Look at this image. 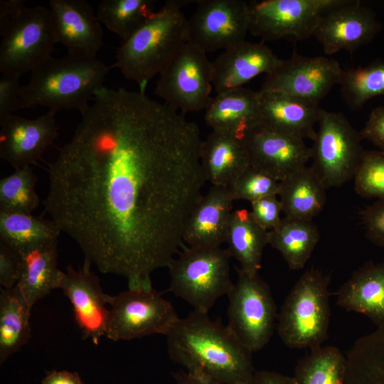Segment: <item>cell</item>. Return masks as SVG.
<instances>
[{
    "instance_id": "21",
    "label": "cell",
    "mask_w": 384,
    "mask_h": 384,
    "mask_svg": "<svg viewBox=\"0 0 384 384\" xmlns=\"http://www.w3.org/2000/svg\"><path fill=\"white\" fill-rule=\"evenodd\" d=\"M258 92L257 118L254 125L304 140L315 139V126L322 110L319 102L279 92Z\"/></svg>"
},
{
    "instance_id": "33",
    "label": "cell",
    "mask_w": 384,
    "mask_h": 384,
    "mask_svg": "<svg viewBox=\"0 0 384 384\" xmlns=\"http://www.w3.org/2000/svg\"><path fill=\"white\" fill-rule=\"evenodd\" d=\"M153 0H102L97 17L123 41L129 38L156 12Z\"/></svg>"
},
{
    "instance_id": "26",
    "label": "cell",
    "mask_w": 384,
    "mask_h": 384,
    "mask_svg": "<svg viewBox=\"0 0 384 384\" xmlns=\"http://www.w3.org/2000/svg\"><path fill=\"white\" fill-rule=\"evenodd\" d=\"M58 240L50 241L19 252L23 260L16 288L31 308L57 289L61 273L58 267Z\"/></svg>"
},
{
    "instance_id": "27",
    "label": "cell",
    "mask_w": 384,
    "mask_h": 384,
    "mask_svg": "<svg viewBox=\"0 0 384 384\" xmlns=\"http://www.w3.org/2000/svg\"><path fill=\"white\" fill-rule=\"evenodd\" d=\"M326 189L311 166L295 171L280 181L278 196L284 217L312 220L324 209Z\"/></svg>"
},
{
    "instance_id": "35",
    "label": "cell",
    "mask_w": 384,
    "mask_h": 384,
    "mask_svg": "<svg viewBox=\"0 0 384 384\" xmlns=\"http://www.w3.org/2000/svg\"><path fill=\"white\" fill-rule=\"evenodd\" d=\"M37 177L31 166L15 169L0 181V210L31 213L39 204Z\"/></svg>"
},
{
    "instance_id": "28",
    "label": "cell",
    "mask_w": 384,
    "mask_h": 384,
    "mask_svg": "<svg viewBox=\"0 0 384 384\" xmlns=\"http://www.w3.org/2000/svg\"><path fill=\"white\" fill-rule=\"evenodd\" d=\"M225 242L230 256L246 272L255 274L261 268L265 246L269 244V231L262 228L250 211L245 209L231 213Z\"/></svg>"
},
{
    "instance_id": "36",
    "label": "cell",
    "mask_w": 384,
    "mask_h": 384,
    "mask_svg": "<svg viewBox=\"0 0 384 384\" xmlns=\"http://www.w3.org/2000/svg\"><path fill=\"white\" fill-rule=\"evenodd\" d=\"M353 179L357 194L384 200V151H364Z\"/></svg>"
},
{
    "instance_id": "30",
    "label": "cell",
    "mask_w": 384,
    "mask_h": 384,
    "mask_svg": "<svg viewBox=\"0 0 384 384\" xmlns=\"http://www.w3.org/2000/svg\"><path fill=\"white\" fill-rule=\"evenodd\" d=\"M31 308L14 287L1 289L0 363L28 343L31 336Z\"/></svg>"
},
{
    "instance_id": "44",
    "label": "cell",
    "mask_w": 384,
    "mask_h": 384,
    "mask_svg": "<svg viewBox=\"0 0 384 384\" xmlns=\"http://www.w3.org/2000/svg\"><path fill=\"white\" fill-rule=\"evenodd\" d=\"M41 384H85L76 372L52 370L47 372Z\"/></svg>"
},
{
    "instance_id": "14",
    "label": "cell",
    "mask_w": 384,
    "mask_h": 384,
    "mask_svg": "<svg viewBox=\"0 0 384 384\" xmlns=\"http://www.w3.org/2000/svg\"><path fill=\"white\" fill-rule=\"evenodd\" d=\"M343 71L334 59L294 53L266 75L260 91L279 92L319 102L335 85H338Z\"/></svg>"
},
{
    "instance_id": "19",
    "label": "cell",
    "mask_w": 384,
    "mask_h": 384,
    "mask_svg": "<svg viewBox=\"0 0 384 384\" xmlns=\"http://www.w3.org/2000/svg\"><path fill=\"white\" fill-rule=\"evenodd\" d=\"M57 43L68 54L96 58L103 45L102 30L97 15L85 0L49 1Z\"/></svg>"
},
{
    "instance_id": "24",
    "label": "cell",
    "mask_w": 384,
    "mask_h": 384,
    "mask_svg": "<svg viewBox=\"0 0 384 384\" xmlns=\"http://www.w3.org/2000/svg\"><path fill=\"white\" fill-rule=\"evenodd\" d=\"M337 304L368 316L384 327V262L368 264L356 271L337 293Z\"/></svg>"
},
{
    "instance_id": "43",
    "label": "cell",
    "mask_w": 384,
    "mask_h": 384,
    "mask_svg": "<svg viewBox=\"0 0 384 384\" xmlns=\"http://www.w3.org/2000/svg\"><path fill=\"white\" fill-rule=\"evenodd\" d=\"M245 384H296L293 376H288L274 371H255Z\"/></svg>"
},
{
    "instance_id": "18",
    "label": "cell",
    "mask_w": 384,
    "mask_h": 384,
    "mask_svg": "<svg viewBox=\"0 0 384 384\" xmlns=\"http://www.w3.org/2000/svg\"><path fill=\"white\" fill-rule=\"evenodd\" d=\"M90 267L83 264L81 269L75 270L68 266L66 272L60 273L57 289H60L72 304L75 319L84 338L97 344L105 335L110 309L108 294L104 293Z\"/></svg>"
},
{
    "instance_id": "23",
    "label": "cell",
    "mask_w": 384,
    "mask_h": 384,
    "mask_svg": "<svg viewBox=\"0 0 384 384\" xmlns=\"http://www.w3.org/2000/svg\"><path fill=\"white\" fill-rule=\"evenodd\" d=\"M200 161L206 181L228 188L250 166L242 137L218 130L202 140Z\"/></svg>"
},
{
    "instance_id": "1",
    "label": "cell",
    "mask_w": 384,
    "mask_h": 384,
    "mask_svg": "<svg viewBox=\"0 0 384 384\" xmlns=\"http://www.w3.org/2000/svg\"><path fill=\"white\" fill-rule=\"evenodd\" d=\"M92 100L48 164L43 205L84 264L149 289L203 196L200 129L145 92L103 86Z\"/></svg>"
},
{
    "instance_id": "38",
    "label": "cell",
    "mask_w": 384,
    "mask_h": 384,
    "mask_svg": "<svg viewBox=\"0 0 384 384\" xmlns=\"http://www.w3.org/2000/svg\"><path fill=\"white\" fill-rule=\"evenodd\" d=\"M23 260L18 251L0 242V284L3 289L16 287L22 272Z\"/></svg>"
},
{
    "instance_id": "10",
    "label": "cell",
    "mask_w": 384,
    "mask_h": 384,
    "mask_svg": "<svg viewBox=\"0 0 384 384\" xmlns=\"http://www.w3.org/2000/svg\"><path fill=\"white\" fill-rule=\"evenodd\" d=\"M317 124L311 166L326 188L341 186L355 176L365 151L362 139L341 112L321 110Z\"/></svg>"
},
{
    "instance_id": "46",
    "label": "cell",
    "mask_w": 384,
    "mask_h": 384,
    "mask_svg": "<svg viewBox=\"0 0 384 384\" xmlns=\"http://www.w3.org/2000/svg\"><path fill=\"white\" fill-rule=\"evenodd\" d=\"M177 384H218L213 380L190 372H178L174 374Z\"/></svg>"
},
{
    "instance_id": "34",
    "label": "cell",
    "mask_w": 384,
    "mask_h": 384,
    "mask_svg": "<svg viewBox=\"0 0 384 384\" xmlns=\"http://www.w3.org/2000/svg\"><path fill=\"white\" fill-rule=\"evenodd\" d=\"M338 85L348 105L359 109L370 99L384 95V62L343 70Z\"/></svg>"
},
{
    "instance_id": "9",
    "label": "cell",
    "mask_w": 384,
    "mask_h": 384,
    "mask_svg": "<svg viewBox=\"0 0 384 384\" xmlns=\"http://www.w3.org/2000/svg\"><path fill=\"white\" fill-rule=\"evenodd\" d=\"M107 304L110 309L105 336L113 341L166 336L179 319L171 303L153 287L107 295Z\"/></svg>"
},
{
    "instance_id": "2",
    "label": "cell",
    "mask_w": 384,
    "mask_h": 384,
    "mask_svg": "<svg viewBox=\"0 0 384 384\" xmlns=\"http://www.w3.org/2000/svg\"><path fill=\"white\" fill-rule=\"evenodd\" d=\"M170 358L218 384H245L254 374L252 352L227 325L193 310L166 335Z\"/></svg>"
},
{
    "instance_id": "42",
    "label": "cell",
    "mask_w": 384,
    "mask_h": 384,
    "mask_svg": "<svg viewBox=\"0 0 384 384\" xmlns=\"http://www.w3.org/2000/svg\"><path fill=\"white\" fill-rule=\"evenodd\" d=\"M359 134L362 140L371 142L384 151V106L373 110Z\"/></svg>"
},
{
    "instance_id": "47",
    "label": "cell",
    "mask_w": 384,
    "mask_h": 384,
    "mask_svg": "<svg viewBox=\"0 0 384 384\" xmlns=\"http://www.w3.org/2000/svg\"><path fill=\"white\" fill-rule=\"evenodd\" d=\"M366 384H384V363L365 368Z\"/></svg>"
},
{
    "instance_id": "4",
    "label": "cell",
    "mask_w": 384,
    "mask_h": 384,
    "mask_svg": "<svg viewBox=\"0 0 384 384\" xmlns=\"http://www.w3.org/2000/svg\"><path fill=\"white\" fill-rule=\"evenodd\" d=\"M191 1L169 0L134 33L123 41L112 65L144 92L148 82L188 42V18L181 8Z\"/></svg>"
},
{
    "instance_id": "13",
    "label": "cell",
    "mask_w": 384,
    "mask_h": 384,
    "mask_svg": "<svg viewBox=\"0 0 384 384\" xmlns=\"http://www.w3.org/2000/svg\"><path fill=\"white\" fill-rule=\"evenodd\" d=\"M188 19V42L206 53L227 50L245 41L250 31V2L199 0Z\"/></svg>"
},
{
    "instance_id": "6",
    "label": "cell",
    "mask_w": 384,
    "mask_h": 384,
    "mask_svg": "<svg viewBox=\"0 0 384 384\" xmlns=\"http://www.w3.org/2000/svg\"><path fill=\"white\" fill-rule=\"evenodd\" d=\"M228 249L216 247L184 248L169 265L168 291L193 306L208 313L218 299L228 295L233 286L230 275Z\"/></svg>"
},
{
    "instance_id": "3",
    "label": "cell",
    "mask_w": 384,
    "mask_h": 384,
    "mask_svg": "<svg viewBox=\"0 0 384 384\" xmlns=\"http://www.w3.org/2000/svg\"><path fill=\"white\" fill-rule=\"evenodd\" d=\"M112 68L97 58L68 53L60 58L50 56L31 71L28 83L21 86L20 107L80 111L104 86Z\"/></svg>"
},
{
    "instance_id": "15",
    "label": "cell",
    "mask_w": 384,
    "mask_h": 384,
    "mask_svg": "<svg viewBox=\"0 0 384 384\" xmlns=\"http://www.w3.org/2000/svg\"><path fill=\"white\" fill-rule=\"evenodd\" d=\"M381 29L375 12L359 1H343L325 12L313 33L328 55L353 52L371 41Z\"/></svg>"
},
{
    "instance_id": "29",
    "label": "cell",
    "mask_w": 384,
    "mask_h": 384,
    "mask_svg": "<svg viewBox=\"0 0 384 384\" xmlns=\"http://www.w3.org/2000/svg\"><path fill=\"white\" fill-rule=\"evenodd\" d=\"M319 240L318 228L311 220L284 217L269 231V245L280 252L291 270L304 267Z\"/></svg>"
},
{
    "instance_id": "37",
    "label": "cell",
    "mask_w": 384,
    "mask_h": 384,
    "mask_svg": "<svg viewBox=\"0 0 384 384\" xmlns=\"http://www.w3.org/2000/svg\"><path fill=\"white\" fill-rule=\"evenodd\" d=\"M228 188L234 201L252 203L263 197L278 196L280 181L250 166Z\"/></svg>"
},
{
    "instance_id": "31",
    "label": "cell",
    "mask_w": 384,
    "mask_h": 384,
    "mask_svg": "<svg viewBox=\"0 0 384 384\" xmlns=\"http://www.w3.org/2000/svg\"><path fill=\"white\" fill-rule=\"evenodd\" d=\"M60 232L51 219L31 213L0 210V242L19 252L44 242L58 240Z\"/></svg>"
},
{
    "instance_id": "20",
    "label": "cell",
    "mask_w": 384,
    "mask_h": 384,
    "mask_svg": "<svg viewBox=\"0 0 384 384\" xmlns=\"http://www.w3.org/2000/svg\"><path fill=\"white\" fill-rule=\"evenodd\" d=\"M282 60L263 42L245 41L212 61L213 87L217 93L242 87L261 74L272 73Z\"/></svg>"
},
{
    "instance_id": "22",
    "label": "cell",
    "mask_w": 384,
    "mask_h": 384,
    "mask_svg": "<svg viewBox=\"0 0 384 384\" xmlns=\"http://www.w3.org/2000/svg\"><path fill=\"white\" fill-rule=\"evenodd\" d=\"M233 201L229 188L211 186L190 215L183 242L189 247H220L225 242Z\"/></svg>"
},
{
    "instance_id": "7",
    "label": "cell",
    "mask_w": 384,
    "mask_h": 384,
    "mask_svg": "<svg viewBox=\"0 0 384 384\" xmlns=\"http://www.w3.org/2000/svg\"><path fill=\"white\" fill-rule=\"evenodd\" d=\"M0 72L21 77L52 56L57 43L52 14L45 6L26 7L0 27Z\"/></svg>"
},
{
    "instance_id": "17",
    "label": "cell",
    "mask_w": 384,
    "mask_h": 384,
    "mask_svg": "<svg viewBox=\"0 0 384 384\" xmlns=\"http://www.w3.org/2000/svg\"><path fill=\"white\" fill-rule=\"evenodd\" d=\"M54 110L35 119L11 114L0 119V157L15 169L31 166L58 136Z\"/></svg>"
},
{
    "instance_id": "32",
    "label": "cell",
    "mask_w": 384,
    "mask_h": 384,
    "mask_svg": "<svg viewBox=\"0 0 384 384\" xmlns=\"http://www.w3.org/2000/svg\"><path fill=\"white\" fill-rule=\"evenodd\" d=\"M346 359L338 348L319 346L297 363L296 384H344Z\"/></svg>"
},
{
    "instance_id": "11",
    "label": "cell",
    "mask_w": 384,
    "mask_h": 384,
    "mask_svg": "<svg viewBox=\"0 0 384 384\" xmlns=\"http://www.w3.org/2000/svg\"><path fill=\"white\" fill-rule=\"evenodd\" d=\"M213 88L212 62L204 50L187 42L159 73L155 93L184 114L205 110Z\"/></svg>"
},
{
    "instance_id": "5",
    "label": "cell",
    "mask_w": 384,
    "mask_h": 384,
    "mask_svg": "<svg viewBox=\"0 0 384 384\" xmlns=\"http://www.w3.org/2000/svg\"><path fill=\"white\" fill-rule=\"evenodd\" d=\"M329 277L318 269L306 270L287 297L278 316L277 333L292 348L321 346L330 321Z\"/></svg>"
},
{
    "instance_id": "25",
    "label": "cell",
    "mask_w": 384,
    "mask_h": 384,
    "mask_svg": "<svg viewBox=\"0 0 384 384\" xmlns=\"http://www.w3.org/2000/svg\"><path fill=\"white\" fill-rule=\"evenodd\" d=\"M259 92L243 87L217 93L205 109V122L213 130L242 137L257 122Z\"/></svg>"
},
{
    "instance_id": "41",
    "label": "cell",
    "mask_w": 384,
    "mask_h": 384,
    "mask_svg": "<svg viewBox=\"0 0 384 384\" xmlns=\"http://www.w3.org/2000/svg\"><path fill=\"white\" fill-rule=\"evenodd\" d=\"M20 77L1 75L0 78V119L14 114L20 107Z\"/></svg>"
},
{
    "instance_id": "40",
    "label": "cell",
    "mask_w": 384,
    "mask_h": 384,
    "mask_svg": "<svg viewBox=\"0 0 384 384\" xmlns=\"http://www.w3.org/2000/svg\"><path fill=\"white\" fill-rule=\"evenodd\" d=\"M361 220L368 239L384 247V200H377L361 213Z\"/></svg>"
},
{
    "instance_id": "16",
    "label": "cell",
    "mask_w": 384,
    "mask_h": 384,
    "mask_svg": "<svg viewBox=\"0 0 384 384\" xmlns=\"http://www.w3.org/2000/svg\"><path fill=\"white\" fill-rule=\"evenodd\" d=\"M242 137L250 166L278 181L306 166L311 157L304 139L259 125L249 127Z\"/></svg>"
},
{
    "instance_id": "8",
    "label": "cell",
    "mask_w": 384,
    "mask_h": 384,
    "mask_svg": "<svg viewBox=\"0 0 384 384\" xmlns=\"http://www.w3.org/2000/svg\"><path fill=\"white\" fill-rule=\"evenodd\" d=\"M238 279L228 294V328L252 353L270 340L276 306L268 284L258 273L237 269Z\"/></svg>"
},
{
    "instance_id": "12",
    "label": "cell",
    "mask_w": 384,
    "mask_h": 384,
    "mask_svg": "<svg viewBox=\"0 0 384 384\" xmlns=\"http://www.w3.org/2000/svg\"><path fill=\"white\" fill-rule=\"evenodd\" d=\"M343 0H262L250 2V32L265 41L304 40L322 15Z\"/></svg>"
},
{
    "instance_id": "39",
    "label": "cell",
    "mask_w": 384,
    "mask_h": 384,
    "mask_svg": "<svg viewBox=\"0 0 384 384\" xmlns=\"http://www.w3.org/2000/svg\"><path fill=\"white\" fill-rule=\"evenodd\" d=\"M251 203V213L255 221L264 229L270 231L280 223L282 212L278 196L263 197Z\"/></svg>"
},
{
    "instance_id": "45",
    "label": "cell",
    "mask_w": 384,
    "mask_h": 384,
    "mask_svg": "<svg viewBox=\"0 0 384 384\" xmlns=\"http://www.w3.org/2000/svg\"><path fill=\"white\" fill-rule=\"evenodd\" d=\"M25 0L0 1V27L6 24L16 14L26 8Z\"/></svg>"
}]
</instances>
